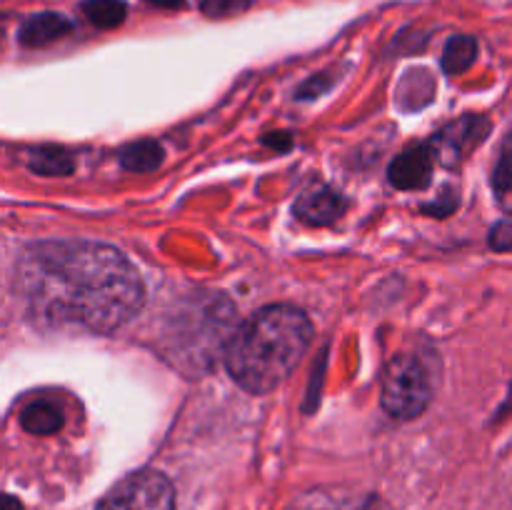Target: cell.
I'll list each match as a JSON object with an SVG mask.
<instances>
[{"mask_svg":"<svg viewBox=\"0 0 512 510\" xmlns=\"http://www.w3.org/2000/svg\"><path fill=\"white\" fill-rule=\"evenodd\" d=\"M348 210V200L338 193V190L328 188V185H318V188L308 190L298 198L295 203V215L298 220H303L305 225H315V228H323V225H333L335 220H340Z\"/></svg>","mask_w":512,"mask_h":510,"instance_id":"cell-8","label":"cell"},{"mask_svg":"<svg viewBox=\"0 0 512 510\" xmlns=\"http://www.w3.org/2000/svg\"><path fill=\"white\" fill-rule=\"evenodd\" d=\"M198 8L208 18H230L250 8V0H198Z\"/></svg>","mask_w":512,"mask_h":510,"instance_id":"cell-15","label":"cell"},{"mask_svg":"<svg viewBox=\"0 0 512 510\" xmlns=\"http://www.w3.org/2000/svg\"><path fill=\"white\" fill-rule=\"evenodd\" d=\"M83 13L95 28H118L125 20L128 5L123 0H85Z\"/></svg>","mask_w":512,"mask_h":510,"instance_id":"cell-14","label":"cell"},{"mask_svg":"<svg viewBox=\"0 0 512 510\" xmlns=\"http://www.w3.org/2000/svg\"><path fill=\"white\" fill-rule=\"evenodd\" d=\"M493 183L500 193L512 188V135L505 140V145H503V155H500V163H498V168H495Z\"/></svg>","mask_w":512,"mask_h":510,"instance_id":"cell-16","label":"cell"},{"mask_svg":"<svg viewBox=\"0 0 512 510\" xmlns=\"http://www.w3.org/2000/svg\"><path fill=\"white\" fill-rule=\"evenodd\" d=\"M433 163H435V153L433 148H430V143L413 145V148L400 153L398 158L390 163L388 178L390 183L400 190H420L430 183Z\"/></svg>","mask_w":512,"mask_h":510,"instance_id":"cell-7","label":"cell"},{"mask_svg":"<svg viewBox=\"0 0 512 510\" xmlns=\"http://www.w3.org/2000/svg\"><path fill=\"white\" fill-rule=\"evenodd\" d=\"M490 248L493 250H512V215L495 223L490 230Z\"/></svg>","mask_w":512,"mask_h":510,"instance_id":"cell-17","label":"cell"},{"mask_svg":"<svg viewBox=\"0 0 512 510\" xmlns=\"http://www.w3.org/2000/svg\"><path fill=\"white\" fill-rule=\"evenodd\" d=\"M145 3L155 5V8H170V10H175V8H183L185 0H145Z\"/></svg>","mask_w":512,"mask_h":510,"instance_id":"cell-19","label":"cell"},{"mask_svg":"<svg viewBox=\"0 0 512 510\" xmlns=\"http://www.w3.org/2000/svg\"><path fill=\"white\" fill-rule=\"evenodd\" d=\"M478 58V40L470 35H455L443 50V70L448 75H460Z\"/></svg>","mask_w":512,"mask_h":510,"instance_id":"cell-12","label":"cell"},{"mask_svg":"<svg viewBox=\"0 0 512 510\" xmlns=\"http://www.w3.org/2000/svg\"><path fill=\"white\" fill-rule=\"evenodd\" d=\"M15 293L38 328L113 333L140 313L145 285L113 245L40 240L20 253Z\"/></svg>","mask_w":512,"mask_h":510,"instance_id":"cell-1","label":"cell"},{"mask_svg":"<svg viewBox=\"0 0 512 510\" xmlns=\"http://www.w3.org/2000/svg\"><path fill=\"white\" fill-rule=\"evenodd\" d=\"M3 510H23V505L13 498V495H5L3 498Z\"/></svg>","mask_w":512,"mask_h":510,"instance_id":"cell-20","label":"cell"},{"mask_svg":"<svg viewBox=\"0 0 512 510\" xmlns=\"http://www.w3.org/2000/svg\"><path fill=\"white\" fill-rule=\"evenodd\" d=\"M20 425L33 435H53L63 428V413L50 400H35L23 408Z\"/></svg>","mask_w":512,"mask_h":510,"instance_id":"cell-10","label":"cell"},{"mask_svg":"<svg viewBox=\"0 0 512 510\" xmlns=\"http://www.w3.org/2000/svg\"><path fill=\"white\" fill-rule=\"evenodd\" d=\"M265 145L270 148H290V135L288 133H270L265 135Z\"/></svg>","mask_w":512,"mask_h":510,"instance_id":"cell-18","label":"cell"},{"mask_svg":"<svg viewBox=\"0 0 512 510\" xmlns=\"http://www.w3.org/2000/svg\"><path fill=\"white\" fill-rule=\"evenodd\" d=\"M95 510H175L173 483L158 470H138L120 480Z\"/></svg>","mask_w":512,"mask_h":510,"instance_id":"cell-4","label":"cell"},{"mask_svg":"<svg viewBox=\"0 0 512 510\" xmlns=\"http://www.w3.org/2000/svg\"><path fill=\"white\" fill-rule=\"evenodd\" d=\"M120 163L130 173H150V170H155L163 163V148L153 143V140H140V143L128 145L120 153Z\"/></svg>","mask_w":512,"mask_h":510,"instance_id":"cell-13","label":"cell"},{"mask_svg":"<svg viewBox=\"0 0 512 510\" xmlns=\"http://www.w3.org/2000/svg\"><path fill=\"white\" fill-rule=\"evenodd\" d=\"M288 510H390L375 493L345 488H315L300 495Z\"/></svg>","mask_w":512,"mask_h":510,"instance_id":"cell-6","label":"cell"},{"mask_svg":"<svg viewBox=\"0 0 512 510\" xmlns=\"http://www.w3.org/2000/svg\"><path fill=\"white\" fill-rule=\"evenodd\" d=\"M433 390L420 360L413 355H395L380 375V405L398 420H413L425 413Z\"/></svg>","mask_w":512,"mask_h":510,"instance_id":"cell-3","label":"cell"},{"mask_svg":"<svg viewBox=\"0 0 512 510\" xmlns=\"http://www.w3.org/2000/svg\"><path fill=\"white\" fill-rule=\"evenodd\" d=\"M28 168L33 170V173L53 178V175L73 173L75 163H73V158H70L68 150L58 148V145H45V148H35L33 153H30Z\"/></svg>","mask_w":512,"mask_h":510,"instance_id":"cell-11","label":"cell"},{"mask_svg":"<svg viewBox=\"0 0 512 510\" xmlns=\"http://www.w3.org/2000/svg\"><path fill=\"white\" fill-rule=\"evenodd\" d=\"M490 130V120L483 115H463L460 120H453L443 130L435 133L430 140L435 158L445 165H458L470 150L478 143H483Z\"/></svg>","mask_w":512,"mask_h":510,"instance_id":"cell-5","label":"cell"},{"mask_svg":"<svg viewBox=\"0 0 512 510\" xmlns=\"http://www.w3.org/2000/svg\"><path fill=\"white\" fill-rule=\"evenodd\" d=\"M313 343V323L295 305H268L228 340L225 368L248 393L265 395L290 378Z\"/></svg>","mask_w":512,"mask_h":510,"instance_id":"cell-2","label":"cell"},{"mask_svg":"<svg viewBox=\"0 0 512 510\" xmlns=\"http://www.w3.org/2000/svg\"><path fill=\"white\" fill-rule=\"evenodd\" d=\"M73 30V23H70L65 15L60 13H38L30 15L18 30V40L28 48H40V45L55 43V40L65 38V35Z\"/></svg>","mask_w":512,"mask_h":510,"instance_id":"cell-9","label":"cell"}]
</instances>
